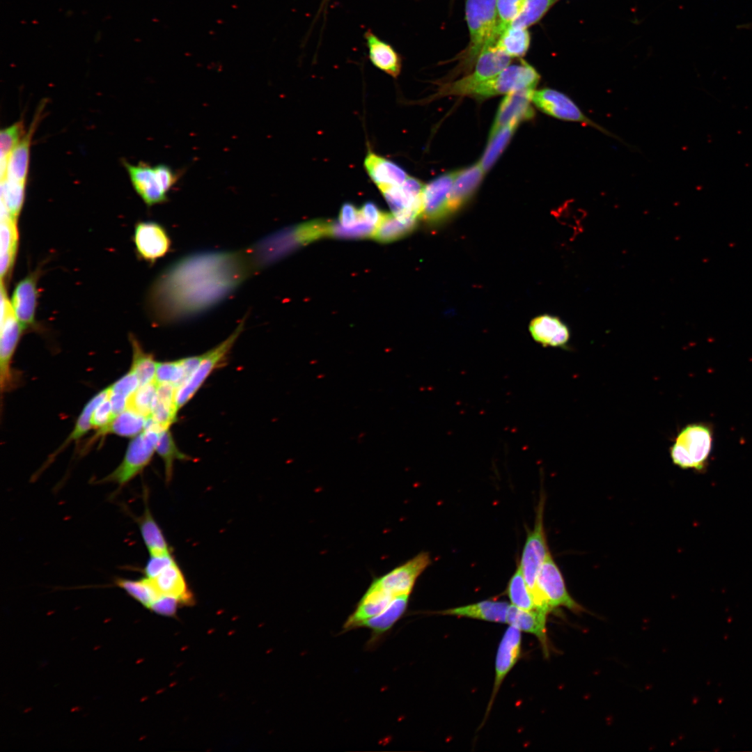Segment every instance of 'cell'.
<instances>
[{"mask_svg":"<svg viewBox=\"0 0 752 752\" xmlns=\"http://www.w3.org/2000/svg\"><path fill=\"white\" fill-rule=\"evenodd\" d=\"M409 597V595L395 597L382 612L362 622L359 627L371 629L375 635L384 634L404 614L407 607Z\"/></svg>","mask_w":752,"mask_h":752,"instance_id":"cell-33","label":"cell"},{"mask_svg":"<svg viewBox=\"0 0 752 752\" xmlns=\"http://www.w3.org/2000/svg\"><path fill=\"white\" fill-rule=\"evenodd\" d=\"M375 229V226L366 221L361 215L359 221L350 227H345L339 222H331L329 235L343 239L366 238L373 237Z\"/></svg>","mask_w":752,"mask_h":752,"instance_id":"cell-47","label":"cell"},{"mask_svg":"<svg viewBox=\"0 0 752 752\" xmlns=\"http://www.w3.org/2000/svg\"><path fill=\"white\" fill-rule=\"evenodd\" d=\"M155 381L157 384H171L176 389L186 381L182 360L157 362Z\"/></svg>","mask_w":752,"mask_h":752,"instance_id":"cell-46","label":"cell"},{"mask_svg":"<svg viewBox=\"0 0 752 752\" xmlns=\"http://www.w3.org/2000/svg\"><path fill=\"white\" fill-rule=\"evenodd\" d=\"M544 503V498L541 497L536 511L535 525L528 534L519 565L532 595L540 569L550 554L543 524Z\"/></svg>","mask_w":752,"mask_h":752,"instance_id":"cell-12","label":"cell"},{"mask_svg":"<svg viewBox=\"0 0 752 752\" xmlns=\"http://www.w3.org/2000/svg\"><path fill=\"white\" fill-rule=\"evenodd\" d=\"M484 173L479 162L458 170L448 197V216L460 210L472 197Z\"/></svg>","mask_w":752,"mask_h":752,"instance_id":"cell-24","label":"cell"},{"mask_svg":"<svg viewBox=\"0 0 752 752\" xmlns=\"http://www.w3.org/2000/svg\"><path fill=\"white\" fill-rule=\"evenodd\" d=\"M518 125L517 122H511L489 139L487 146L479 162L485 173L493 166L506 148Z\"/></svg>","mask_w":752,"mask_h":752,"instance_id":"cell-38","label":"cell"},{"mask_svg":"<svg viewBox=\"0 0 752 752\" xmlns=\"http://www.w3.org/2000/svg\"><path fill=\"white\" fill-rule=\"evenodd\" d=\"M256 272L245 249L189 253L153 281L146 298V312L156 326L193 319L217 306Z\"/></svg>","mask_w":752,"mask_h":752,"instance_id":"cell-1","label":"cell"},{"mask_svg":"<svg viewBox=\"0 0 752 752\" xmlns=\"http://www.w3.org/2000/svg\"><path fill=\"white\" fill-rule=\"evenodd\" d=\"M395 597L373 581L346 621L345 628H355L362 622L379 614Z\"/></svg>","mask_w":752,"mask_h":752,"instance_id":"cell-22","label":"cell"},{"mask_svg":"<svg viewBox=\"0 0 752 752\" xmlns=\"http://www.w3.org/2000/svg\"><path fill=\"white\" fill-rule=\"evenodd\" d=\"M115 417L108 395L93 411L91 420L92 428L97 430L102 428L109 424Z\"/></svg>","mask_w":752,"mask_h":752,"instance_id":"cell-50","label":"cell"},{"mask_svg":"<svg viewBox=\"0 0 752 752\" xmlns=\"http://www.w3.org/2000/svg\"><path fill=\"white\" fill-rule=\"evenodd\" d=\"M430 563L428 552H421L374 581L394 596L410 595L420 574Z\"/></svg>","mask_w":752,"mask_h":752,"instance_id":"cell-15","label":"cell"},{"mask_svg":"<svg viewBox=\"0 0 752 752\" xmlns=\"http://www.w3.org/2000/svg\"><path fill=\"white\" fill-rule=\"evenodd\" d=\"M540 78L534 68L521 60L519 63L509 65L495 77L475 86L469 95L485 99L522 89H534Z\"/></svg>","mask_w":752,"mask_h":752,"instance_id":"cell-11","label":"cell"},{"mask_svg":"<svg viewBox=\"0 0 752 752\" xmlns=\"http://www.w3.org/2000/svg\"><path fill=\"white\" fill-rule=\"evenodd\" d=\"M17 219L13 217L6 207L1 205V277L7 279L10 274L15 261L18 230Z\"/></svg>","mask_w":752,"mask_h":752,"instance_id":"cell-27","label":"cell"},{"mask_svg":"<svg viewBox=\"0 0 752 752\" xmlns=\"http://www.w3.org/2000/svg\"><path fill=\"white\" fill-rule=\"evenodd\" d=\"M522 649L521 631L509 625L498 648L495 661V677L491 698L487 706L488 714L497 692L506 675L517 662Z\"/></svg>","mask_w":752,"mask_h":752,"instance_id":"cell-18","label":"cell"},{"mask_svg":"<svg viewBox=\"0 0 752 752\" xmlns=\"http://www.w3.org/2000/svg\"><path fill=\"white\" fill-rule=\"evenodd\" d=\"M533 597L536 609L547 613L561 606L574 612L584 611L568 593L563 577L551 554L540 569Z\"/></svg>","mask_w":752,"mask_h":752,"instance_id":"cell-5","label":"cell"},{"mask_svg":"<svg viewBox=\"0 0 752 752\" xmlns=\"http://www.w3.org/2000/svg\"><path fill=\"white\" fill-rule=\"evenodd\" d=\"M363 165L379 189L402 185L408 178L407 173L395 163L370 151L367 154Z\"/></svg>","mask_w":752,"mask_h":752,"instance_id":"cell-26","label":"cell"},{"mask_svg":"<svg viewBox=\"0 0 752 752\" xmlns=\"http://www.w3.org/2000/svg\"><path fill=\"white\" fill-rule=\"evenodd\" d=\"M507 594L512 605L526 611L536 609L533 595L519 565L508 583Z\"/></svg>","mask_w":752,"mask_h":752,"instance_id":"cell-39","label":"cell"},{"mask_svg":"<svg viewBox=\"0 0 752 752\" xmlns=\"http://www.w3.org/2000/svg\"><path fill=\"white\" fill-rule=\"evenodd\" d=\"M533 340L544 347H565L570 338L567 325L558 317L544 314L533 318L529 324Z\"/></svg>","mask_w":752,"mask_h":752,"instance_id":"cell-21","label":"cell"},{"mask_svg":"<svg viewBox=\"0 0 752 752\" xmlns=\"http://www.w3.org/2000/svg\"><path fill=\"white\" fill-rule=\"evenodd\" d=\"M244 324V319H242L226 339L203 354L201 361L195 370L187 380L177 389L175 403L178 411L194 396L210 374L226 361L229 352L243 331Z\"/></svg>","mask_w":752,"mask_h":752,"instance_id":"cell-10","label":"cell"},{"mask_svg":"<svg viewBox=\"0 0 752 752\" xmlns=\"http://www.w3.org/2000/svg\"><path fill=\"white\" fill-rule=\"evenodd\" d=\"M39 271L29 274L16 285L10 303L23 330L33 328L38 297Z\"/></svg>","mask_w":752,"mask_h":752,"instance_id":"cell-19","label":"cell"},{"mask_svg":"<svg viewBox=\"0 0 752 752\" xmlns=\"http://www.w3.org/2000/svg\"><path fill=\"white\" fill-rule=\"evenodd\" d=\"M140 386L136 375L129 370L125 375L109 386L110 393L121 395L128 399L130 395Z\"/></svg>","mask_w":752,"mask_h":752,"instance_id":"cell-49","label":"cell"},{"mask_svg":"<svg viewBox=\"0 0 752 752\" xmlns=\"http://www.w3.org/2000/svg\"><path fill=\"white\" fill-rule=\"evenodd\" d=\"M712 442L713 432L709 425H687L679 432L671 448L673 462L684 469L702 471L707 467Z\"/></svg>","mask_w":752,"mask_h":752,"instance_id":"cell-4","label":"cell"},{"mask_svg":"<svg viewBox=\"0 0 752 752\" xmlns=\"http://www.w3.org/2000/svg\"><path fill=\"white\" fill-rule=\"evenodd\" d=\"M510 604L504 601L484 600L465 606L439 611L440 614L455 616L488 622L506 623Z\"/></svg>","mask_w":752,"mask_h":752,"instance_id":"cell-28","label":"cell"},{"mask_svg":"<svg viewBox=\"0 0 752 752\" xmlns=\"http://www.w3.org/2000/svg\"><path fill=\"white\" fill-rule=\"evenodd\" d=\"M132 348V361L130 370L143 385L155 380L157 363L152 354L146 352L133 334L129 335Z\"/></svg>","mask_w":752,"mask_h":752,"instance_id":"cell-35","label":"cell"},{"mask_svg":"<svg viewBox=\"0 0 752 752\" xmlns=\"http://www.w3.org/2000/svg\"><path fill=\"white\" fill-rule=\"evenodd\" d=\"M109 394V386L95 395L85 405L80 415L79 416L77 422L75 425L73 430L65 439V441L61 445V446L52 454L49 457L50 462L52 458H54L58 454L63 451L69 444L72 442L77 441L88 431L92 428L91 425V416L93 411L97 406L105 400Z\"/></svg>","mask_w":752,"mask_h":752,"instance_id":"cell-34","label":"cell"},{"mask_svg":"<svg viewBox=\"0 0 752 752\" xmlns=\"http://www.w3.org/2000/svg\"><path fill=\"white\" fill-rule=\"evenodd\" d=\"M133 241L138 256L150 264L165 256L171 248L166 229L152 221H140L135 224Z\"/></svg>","mask_w":752,"mask_h":752,"instance_id":"cell-13","label":"cell"},{"mask_svg":"<svg viewBox=\"0 0 752 752\" xmlns=\"http://www.w3.org/2000/svg\"><path fill=\"white\" fill-rule=\"evenodd\" d=\"M533 88H525L510 93L503 99L492 125L489 139L510 123H520L533 118L534 109L531 105Z\"/></svg>","mask_w":752,"mask_h":752,"instance_id":"cell-17","label":"cell"},{"mask_svg":"<svg viewBox=\"0 0 752 752\" xmlns=\"http://www.w3.org/2000/svg\"><path fill=\"white\" fill-rule=\"evenodd\" d=\"M371 63L379 70L393 77H397L401 70L400 55L393 47L381 40L370 30L364 35Z\"/></svg>","mask_w":752,"mask_h":752,"instance_id":"cell-29","label":"cell"},{"mask_svg":"<svg viewBox=\"0 0 752 752\" xmlns=\"http://www.w3.org/2000/svg\"><path fill=\"white\" fill-rule=\"evenodd\" d=\"M547 613L534 609L526 611L510 604L506 618V623L526 633H530L539 640L545 657L549 656V645L547 634Z\"/></svg>","mask_w":752,"mask_h":752,"instance_id":"cell-23","label":"cell"},{"mask_svg":"<svg viewBox=\"0 0 752 752\" xmlns=\"http://www.w3.org/2000/svg\"><path fill=\"white\" fill-rule=\"evenodd\" d=\"M362 217L370 224L377 227L381 221L384 212L373 202H366L359 210Z\"/></svg>","mask_w":752,"mask_h":752,"instance_id":"cell-54","label":"cell"},{"mask_svg":"<svg viewBox=\"0 0 752 752\" xmlns=\"http://www.w3.org/2000/svg\"><path fill=\"white\" fill-rule=\"evenodd\" d=\"M525 0H496L497 32L499 36L519 15Z\"/></svg>","mask_w":752,"mask_h":752,"instance_id":"cell-48","label":"cell"},{"mask_svg":"<svg viewBox=\"0 0 752 752\" xmlns=\"http://www.w3.org/2000/svg\"><path fill=\"white\" fill-rule=\"evenodd\" d=\"M457 172L444 173L424 186L420 217L425 221L434 224L448 216V197Z\"/></svg>","mask_w":752,"mask_h":752,"instance_id":"cell-16","label":"cell"},{"mask_svg":"<svg viewBox=\"0 0 752 752\" xmlns=\"http://www.w3.org/2000/svg\"><path fill=\"white\" fill-rule=\"evenodd\" d=\"M22 119L0 132L1 180L6 178L9 157L24 136Z\"/></svg>","mask_w":752,"mask_h":752,"instance_id":"cell-43","label":"cell"},{"mask_svg":"<svg viewBox=\"0 0 752 752\" xmlns=\"http://www.w3.org/2000/svg\"><path fill=\"white\" fill-rule=\"evenodd\" d=\"M150 556L144 567L145 577L148 579H153L175 561L171 553Z\"/></svg>","mask_w":752,"mask_h":752,"instance_id":"cell-51","label":"cell"},{"mask_svg":"<svg viewBox=\"0 0 752 752\" xmlns=\"http://www.w3.org/2000/svg\"><path fill=\"white\" fill-rule=\"evenodd\" d=\"M176 391L177 389L171 384H157L155 400L146 425L160 431L169 429L176 421L178 412L175 403Z\"/></svg>","mask_w":752,"mask_h":752,"instance_id":"cell-25","label":"cell"},{"mask_svg":"<svg viewBox=\"0 0 752 752\" xmlns=\"http://www.w3.org/2000/svg\"><path fill=\"white\" fill-rule=\"evenodd\" d=\"M147 418L137 412L126 409L118 414L107 425L100 428L88 441L86 448H88L95 441L105 435L113 434L125 437H134L145 428Z\"/></svg>","mask_w":752,"mask_h":752,"instance_id":"cell-31","label":"cell"},{"mask_svg":"<svg viewBox=\"0 0 752 752\" xmlns=\"http://www.w3.org/2000/svg\"><path fill=\"white\" fill-rule=\"evenodd\" d=\"M15 314L6 285L1 283L0 379L1 391L7 392L15 385L11 361L22 333Z\"/></svg>","mask_w":752,"mask_h":752,"instance_id":"cell-9","label":"cell"},{"mask_svg":"<svg viewBox=\"0 0 752 752\" xmlns=\"http://www.w3.org/2000/svg\"><path fill=\"white\" fill-rule=\"evenodd\" d=\"M45 102V100H42L40 102L30 124L28 132L24 134L19 142L12 151L8 159L5 178L26 183L31 140L42 117Z\"/></svg>","mask_w":752,"mask_h":752,"instance_id":"cell-20","label":"cell"},{"mask_svg":"<svg viewBox=\"0 0 752 752\" xmlns=\"http://www.w3.org/2000/svg\"><path fill=\"white\" fill-rule=\"evenodd\" d=\"M162 431L146 427L129 443L121 463L97 483H113L122 487L134 479L150 462Z\"/></svg>","mask_w":752,"mask_h":752,"instance_id":"cell-6","label":"cell"},{"mask_svg":"<svg viewBox=\"0 0 752 752\" xmlns=\"http://www.w3.org/2000/svg\"><path fill=\"white\" fill-rule=\"evenodd\" d=\"M530 45V34L526 29L509 26L499 37L497 47L510 57L524 56Z\"/></svg>","mask_w":752,"mask_h":752,"instance_id":"cell-37","label":"cell"},{"mask_svg":"<svg viewBox=\"0 0 752 752\" xmlns=\"http://www.w3.org/2000/svg\"><path fill=\"white\" fill-rule=\"evenodd\" d=\"M26 183L4 178L1 180V205L17 219L22 210Z\"/></svg>","mask_w":752,"mask_h":752,"instance_id":"cell-41","label":"cell"},{"mask_svg":"<svg viewBox=\"0 0 752 752\" xmlns=\"http://www.w3.org/2000/svg\"><path fill=\"white\" fill-rule=\"evenodd\" d=\"M415 227L416 224L402 222L393 214L384 213L373 237L381 242H390L404 237Z\"/></svg>","mask_w":752,"mask_h":752,"instance_id":"cell-42","label":"cell"},{"mask_svg":"<svg viewBox=\"0 0 752 752\" xmlns=\"http://www.w3.org/2000/svg\"><path fill=\"white\" fill-rule=\"evenodd\" d=\"M496 0H466L465 15L470 42L464 56L468 65L475 63L484 46L497 32Z\"/></svg>","mask_w":752,"mask_h":752,"instance_id":"cell-7","label":"cell"},{"mask_svg":"<svg viewBox=\"0 0 752 752\" xmlns=\"http://www.w3.org/2000/svg\"><path fill=\"white\" fill-rule=\"evenodd\" d=\"M181 604H183L181 600L176 597L161 595L149 609L161 615L173 616Z\"/></svg>","mask_w":752,"mask_h":752,"instance_id":"cell-52","label":"cell"},{"mask_svg":"<svg viewBox=\"0 0 752 752\" xmlns=\"http://www.w3.org/2000/svg\"><path fill=\"white\" fill-rule=\"evenodd\" d=\"M134 190L148 207L166 203L169 194L180 178L181 173L164 164L145 162L132 165L123 162Z\"/></svg>","mask_w":752,"mask_h":752,"instance_id":"cell-3","label":"cell"},{"mask_svg":"<svg viewBox=\"0 0 752 752\" xmlns=\"http://www.w3.org/2000/svg\"><path fill=\"white\" fill-rule=\"evenodd\" d=\"M320 237L315 221L306 222L269 235L246 249L257 272L287 256L301 245Z\"/></svg>","mask_w":752,"mask_h":752,"instance_id":"cell-2","label":"cell"},{"mask_svg":"<svg viewBox=\"0 0 752 752\" xmlns=\"http://www.w3.org/2000/svg\"><path fill=\"white\" fill-rule=\"evenodd\" d=\"M556 0H525L519 15L510 26L527 29L538 22Z\"/></svg>","mask_w":752,"mask_h":752,"instance_id":"cell-44","label":"cell"},{"mask_svg":"<svg viewBox=\"0 0 752 752\" xmlns=\"http://www.w3.org/2000/svg\"><path fill=\"white\" fill-rule=\"evenodd\" d=\"M531 101L539 109L549 116L563 120L588 125L607 132L585 116L572 99L558 91L548 88L534 91Z\"/></svg>","mask_w":752,"mask_h":752,"instance_id":"cell-14","label":"cell"},{"mask_svg":"<svg viewBox=\"0 0 752 752\" xmlns=\"http://www.w3.org/2000/svg\"><path fill=\"white\" fill-rule=\"evenodd\" d=\"M149 579L160 595L173 596L181 600L183 604L194 602L184 574L175 561Z\"/></svg>","mask_w":752,"mask_h":752,"instance_id":"cell-30","label":"cell"},{"mask_svg":"<svg viewBox=\"0 0 752 752\" xmlns=\"http://www.w3.org/2000/svg\"><path fill=\"white\" fill-rule=\"evenodd\" d=\"M360 217V211L352 204L346 203L340 208L339 224L345 227H350L354 225Z\"/></svg>","mask_w":752,"mask_h":752,"instance_id":"cell-53","label":"cell"},{"mask_svg":"<svg viewBox=\"0 0 752 752\" xmlns=\"http://www.w3.org/2000/svg\"><path fill=\"white\" fill-rule=\"evenodd\" d=\"M157 384L154 380L140 385L128 398L127 409L148 418L156 397Z\"/></svg>","mask_w":752,"mask_h":752,"instance_id":"cell-45","label":"cell"},{"mask_svg":"<svg viewBox=\"0 0 752 752\" xmlns=\"http://www.w3.org/2000/svg\"><path fill=\"white\" fill-rule=\"evenodd\" d=\"M155 452L164 462L166 483H169L172 479L173 465L175 460L186 461L191 460L189 455L182 453L178 448L169 429L163 430L160 433Z\"/></svg>","mask_w":752,"mask_h":752,"instance_id":"cell-36","label":"cell"},{"mask_svg":"<svg viewBox=\"0 0 752 752\" xmlns=\"http://www.w3.org/2000/svg\"><path fill=\"white\" fill-rule=\"evenodd\" d=\"M497 40L492 38L484 46L475 62L472 73L444 85L438 95H469L475 86L495 77L508 67L511 57L497 47Z\"/></svg>","mask_w":752,"mask_h":752,"instance_id":"cell-8","label":"cell"},{"mask_svg":"<svg viewBox=\"0 0 752 752\" xmlns=\"http://www.w3.org/2000/svg\"><path fill=\"white\" fill-rule=\"evenodd\" d=\"M138 524L141 537L150 555H162L171 553L170 547L164 533L153 517L147 503H146L143 515L138 519Z\"/></svg>","mask_w":752,"mask_h":752,"instance_id":"cell-32","label":"cell"},{"mask_svg":"<svg viewBox=\"0 0 752 752\" xmlns=\"http://www.w3.org/2000/svg\"><path fill=\"white\" fill-rule=\"evenodd\" d=\"M116 583L147 608H150L160 595L146 577L137 580L118 579Z\"/></svg>","mask_w":752,"mask_h":752,"instance_id":"cell-40","label":"cell"}]
</instances>
